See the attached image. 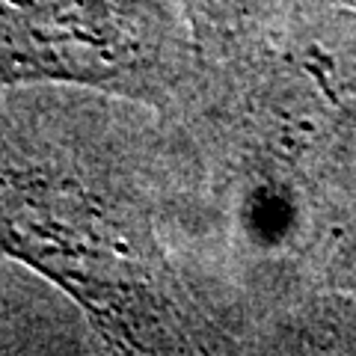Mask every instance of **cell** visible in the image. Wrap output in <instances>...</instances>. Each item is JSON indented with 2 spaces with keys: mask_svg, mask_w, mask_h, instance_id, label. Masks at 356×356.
<instances>
[{
  "mask_svg": "<svg viewBox=\"0 0 356 356\" xmlns=\"http://www.w3.org/2000/svg\"><path fill=\"white\" fill-rule=\"evenodd\" d=\"M0 44L13 74L104 81L140 57L104 0H0Z\"/></svg>",
  "mask_w": 356,
  "mask_h": 356,
  "instance_id": "2",
  "label": "cell"
},
{
  "mask_svg": "<svg viewBox=\"0 0 356 356\" xmlns=\"http://www.w3.org/2000/svg\"><path fill=\"white\" fill-rule=\"evenodd\" d=\"M0 250L54 276L113 330L158 318L152 273L137 243L74 184L0 175Z\"/></svg>",
  "mask_w": 356,
  "mask_h": 356,
  "instance_id": "1",
  "label": "cell"
}]
</instances>
